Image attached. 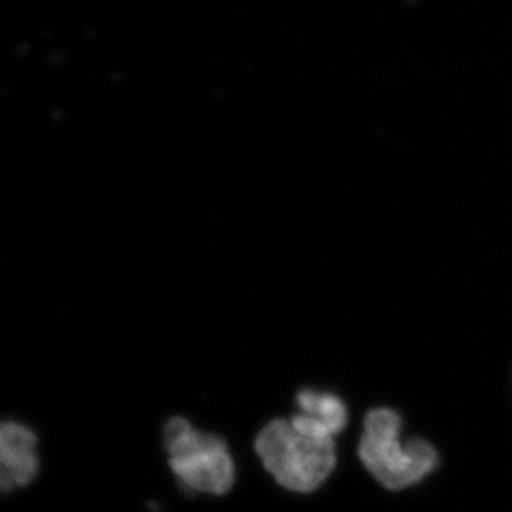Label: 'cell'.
<instances>
[{
	"label": "cell",
	"instance_id": "cell-5",
	"mask_svg": "<svg viewBox=\"0 0 512 512\" xmlns=\"http://www.w3.org/2000/svg\"><path fill=\"white\" fill-rule=\"evenodd\" d=\"M298 406L302 413L293 417V421L323 436L333 437L348 424V409L335 394L303 390L298 396Z\"/></svg>",
	"mask_w": 512,
	"mask_h": 512
},
{
	"label": "cell",
	"instance_id": "cell-1",
	"mask_svg": "<svg viewBox=\"0 0 512 512\" xmlns=\"http://www.w3.org/2000/svg\"><path fill=\"white\" fill-rule=\"evenodd\" d=\"M255 447L275 480L298 493L316 490L336 466L332 437L299 429L292 421L269 423L256 439Z\"/></svg>",
	"mask_w": 512,
	"mask_h": 512
},
{
	"label": "cell",
	"instance_id": "cell-4",
	"mask_svg": "<svg viewBox=\"0 0 512 512\" xmlns=\"http://www.w3.org/2000/svg\"><path fill=\"white\" fill-rule=\"evenodd\" d=\"M36 437L25 426L18 423H5L0 433V478L2 490L29 484L36 476L37 458Z\"/></svg>",
	"mask_w": 512,
	"mask_h": 512
},
{
	"label": "cell",
	"instance_id": "cell-3",
	"mask_svg": "<svg viewBox=\"0 0 512 512\" xmlns=\"http://www.w3.org/2000/svg\"><path fill=\"white\" fill-rule=\"evenodd\" d=\"M164 441L171 470L185 487L215 495L231 490L234 461L220 437L192 429L187 420L173 419L165 426Z\"/></svg>",
	"mask_w": 512,
	"mask_h": 512
},
{
	"label": "cell",
	"instance_id": "cell-2",
	"mask_svg": "<svg viewBox=\"0 0 512 512\" xmlns=\"http://www.w3.org/2000/svg\"><path fill=\"white\" fill-rule=\"evenodd\" d=\"M402 420L392 409L367 413L359 456L373 477L389 490H403L420 483L437 466V453L430 443L400 439Z\"/></svg>",
	"mask_w": 512,
	"mask_h": 512
}]
</instances>
